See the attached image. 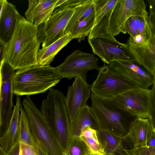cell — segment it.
Wrapping results in <instances>:
<instances>
[{
    "mask_svg": "<svg viewBox=\"0 0 155 155\" xmlns=\"http://www.w3.org/2000/svg\"><path fill=\"white\" fill-rule=\"evenodd\" d=\"M37 28L20 15L13 35L4 47L2 61L15 70L38 64L37 54L40 44Z\"/></svg>",
    "mask_w": 155,
    "mask_h": 155,
    "instance_id": "obj_1",
    "label": "cell"
},
{
    "mask_svg": "<svg viewBox=\"0 0 155 155\" xmlns=\"http://www.w3.org/2000/svg\"><path fill=\"white\" fill-rule=\"evenodd\" d=\"M61 77L55 67L34 65L15 71L12 79L13 92L16 96L42 93L55 86Z\"/></svg>",
    "mask_w": 155,
    "mask_h": 155,
    "instance_id": "obj_2",
    "label": "cell"
},
{
    "mask_svg": "<svg viewBox=\"0 0 155 155\" xmlns=\"http://www.w3.org/2000/svg\"><path fill=\"white\" fill-rule=\"evenodd\" d=\"M41 111L51 130L57 135L59 147L65 152L69 140L71 125L69 115L63 93L52 88L44 99Z\"/></svg>",
    "mask_w": 155,
    "mask_h": 155,
    "instance_id": "obj_3",
    "label": "cell"
},
{
    "mask_svg": "<svg viewBox=\"0 0 155 155\" xmlns=\"http://www.w3.org/2000/svg\"><path fill=\"white\" fill-rule=\"evenodd\" d=\"M90 107L98 130L108 131L120 137L127 133L131 122L136 118L131 117L105 100L91 93Z\"/></svg>",
    "mask_w": 155,
    "mask_h": 155,
    "instance_id": "obj_4",
    "label": "cell"
},
{
    "mask_svg": "<svg viewBox=\"0 0 155 155\" xmlns=\"http://www.w3.org/2000/svg\"><path fill=\"white\" fill-rule=\"evenodd\" d=\"M81 0H67L44 23L37 26V38L42 48L48 46L64 35L75 7Z\"/></svg>",
    "mask_w": 155,
    "mask_h": 155,
    "instance_id": "obj_5",
    "label": "cell"
},
{
    "mask_svg": "<svg viewBox=\"0 0 155 155\" xmlns=\"http://www.w3.org/2000/svg\"><path fill=\"white\" fill-rule=\"evenodd\" d=\"M155 94V81L151 89L137 87L105 100L131 117L147 118L150 115L151 100Z\"/></svg>",
    "mask_w": 155,
    "mask_h": 155,
    "instance_id": "obj_6",
    "label": "cell"
},
{
    "mask_svg": "<svg viewBox=\"0 0 155 155\" xmlns=\"http://www.w3.org/2000/svg\"><path fill=\"white\" fill-rule=\"evenodd\" d=\"M98 71L97 78L91 85V93L101 99H111L130 89L139 87L108 65L104 64Z\"/></svg>",
    "mask_w": 155,
    "mask_h": 155,
    "instance_id": "obj_7",
    "label": "cell"
},
{
    "mask_svg": "<svg viewBox=\"0 0 155 155\" xmlns=\"http://www.w3.org/2000/svg\"><path fill=\"white\" fill-rule=\"evenodd\" d=\"M22 105L27 116L31 133L45 146L50 155H61L50 134L52 131L45 120L41 111L29 96L23 100Z\"/></svg>",
    "mask_w": 155,
    "mask_h": 155,
    "instance_id": "obj_8",
    "label": "cell"
},
{
    "mask_svg": "<svg viewBox=\"0 0 155 155\" xmlns=\"http://www.w3.org/2000/svg\"><path fill=\"white\" fill-rule=\"evenodd\" d=\"M98 61V58L94 54L77 50L55 68L61 78L70 80L79 76L86 75L89 71L98 70L100 67Z\"/></svg>",
    "mask_w": 155,
    "mask_h": 155,
    "instance_id": "obj_9",
    "label": "cell"
},
{
    "mask_svg": "<svg viewBox=\"0 0 155 155\" xmlns=\"http://www.w3.org/2000/svg\"><path fill=\"white\" fill-rule=\"evenodd\" d=\"M147 5L143 0H119L114 8L110 18L111 32L114 37L120 32L126 34L125 24L133 15L147 17Z\"/></svg>",
    "mask_w": 155,
    "mask_h": 155,
    "instance_id": "obj_10",
    "label": "cell"
},
{
    "mask_svg": "<svg viewBox=\"0 0 155 155\" xmlns=\"http://www.w3.org/2000/svg\"><path fill=\"white\" fill-rule=\"evenodd\" d=\"M93 53L104 63L114 61H134L126 44L117 40L96 38L88 39Z\"/></svg>",
    "mask_w": 155,
    "mask_h": 155,
    "instance_id": "obj_11",
    "label": "cell"
},
{
    "mask_svg": "<svg viewBox=\"0 0 155 155\" xmlns=\"http://www.w3.org/2000/svg\"><path fill=\"white\" fill-rule=\"evenodd\" d=\"M119 0H94V18L88 39L105 38L117 40L112 35L110 20L113 10Z\"/></svg>",
    "mask_w": 155,
    "mask_h": 155,
    "instance_id": "obj_12",
    "label": "cell"
},
{
    "mask_svg": "<svg viewBox=\"0 0 155 155\" xmlns=\"http://www.w3.org/2000/svg\"><path fill=\"white\" fill-rule=\"evenodd\" d=\"M72 84L68 87L65 101L71 123L80 110L86 105L91 97V85L87 81L86 75L74 78Z\"/></svg>",
    "mask_w": 155,
    "mask_h": 155,
    "instance_id": "obj_13",
    "label": "cell"
},
{
    "mask_svg": "<svg viewBox=\"0 0 155 155\" xmlns=\"http://www.w3.org/2000/svg\"><path fill=\"white\" fill-rule=\"evenodd\" d=\"M154 134L155 124L149 118H137L131 122L127 134L120 139L125 149H130L147 146Z\"/></svg>",
    "mask_w": 155,
    "mask_h": 155,
    "instance_id": "obj_14",
    "label": "cell"
},
{
    "mask_svg": "<svg viewBox=\"0 0 155 155\" xmlns=\"http://www.w3.org/2000/svg\"><path fill=\"white\" fill-rule=\"evenodd\" d=\"M15 70L3 62L1 70L2 82L0 91V118L1 127L8 126L13 111L14 95L12 79Z\"/></svg>",
    "mask_w": 155,
    "mask_h": 155,
    "instance_id": "obj_15",
    "label": "cell"
},
{
    "mask_svg": "<svg viewBox=\"0 0 155 155\" xmlns=\"http://www.w3.org/2000/svg\"><path fill=\"white\" fill-rule=\"evenodd\" d=\"M108 65L139 87L148 88L155 81V76H152L135 61H114Z\"/></svg>",
    "mask_w": 155,
    "mask_h": 155,
    "instance_id": "obj_16",
    "label": "cell"
},
{
    "mask_svg": "<svg viewBox=\"0 0 155 155\" xmlns=\"http://www.w3.org/2000/svg\"><path fill=\"white\" fill-rule=\"evenodd\" d=\"M65 0H29L25 13L26 19L35 26L44 23L51 16L54 9Z\"/></svg>",
    "mask_w": 155,
    "mask_h": 155,
    "instance_id": "obj_17",
    "label": "cell"
},
{
    "mask_svg": "<svg viewBox=\"0 0 155 155\" xmlns=\"http://www.w3.org/2000/svg\"><path fill=\"white\" fill-rule=\"evenodd\" d=\"M20 15L14 5L4 0L0 17V43L4 46L11 39Z\"/></svg>",
    "mask_w": 155,
    "mask_h": 155,
    "instance_id": "obj_18",
    "label": "cell"
},
{
    "mask_svg": "<svg viewBox=\"0 0 155 155\" xmlns=\"http://www.w3.org/2000/svg\"><path fill=\"white\" fill-rule=\"evenodd\" d=\"M22 106L20 97L16 96V104L14 107L9 123L0 138V146L7 153L18 141L17 132L20 121V109Z\"/></svg>",
    "mask_w": 155,
    "mask_h": 155,
    "instance_id": "obj_19",
    "label": "cell"
},
{
    "mask_svg": "<svg viewBox=\"0 0 155 155\" xmlns=\"http://www.w3.org/2000/svg\"><path fill=\"white\" fill-rule=\"evenodd\" d=\"M127 45L134 61L152 76H155V38L143 47Z\"/></svg>",
    "mask_w": 155,
    "mask_h": 155,
    "instance_id": "obj_20",
    "label": "cell"
},
{
    "mask_svg": "<svg viewBox=\"0 0 155 155\" xmlns=\"http://www.w3.org/2000/svg\"><path fill=\"white\" fill-rule=\"evenodd\" d=\"M88 127H90L96 130L98 129L91 107L87 105L80 110L71 123L70 137H79L82 131Z\"/></svg>",
    "mask_w": 155,
    "mask_h": 155,
    "instance_id": "obj_21",
    "label": "cell"
},
{
    "mask_svg": "<svg viewBox=\"0 0 155 155\" xmlns=\"http://www.w3.org/2000/svg\"><path fill=\"white\" fill-rule=\"evenodd\" d=\"M97 134L105 155H127L120 137L102 130H97Z\"/></svg>",
    "mask_w": 155,
    "mask_h": 155,
    "instance_id": "obj_22",
    "label": "cell"
},
{
    "mask_svg": "<svg viewBox=\"0 0 155 155\" xmlns=\"http://www.w3.org/2000/svg\"><path fill=\"white\" fill-rule=\"evenodd\" d=\"M71 40L70 33H67L47 47L39 49L37 54L38 64L49 65L55 55Z\"/></svg>",
    "mask_w": 155,
    "mask_h": 155,
    "instance_id": "obj_23",
    "label": "cell"
},
{
    "mask_svg": "<svg viewBox=\"0 0 155 155\" xmlns=\"http://www.w3.org/2000/svg\"><path fill=\"white\" fill-rule=\"evenodd\" d=\"M94 10V0H81L74 9L64 31V35L69 33L77 24L85 19Z\"/></svg>",
    "mask_w": 155,
    "mask_h": 155,
    "instance_id": "obj_24",
    "label": "cell"
},
{
    "mask_svg": "<svg viewBox=\"0 0 155 155\" xmlns=\"http://www.w3.org/2000/svg\"><path fill=\"white\" fill-rule=\"evenodd\" d=\"M20 118L17 132L18 140L19 142L35 147V140L31 133L28 120L22 105L20 109Z\"/></svg>",
    "mask_w": 155,
    "mask_h": 155,
    "instance_id": "obj_25",
    "label": "cell"
},
{
    "mask_svg": "<svg viewBox=\"0 0 155 155\" xmlns=\"http://www.w3.org/2000/svg\"><path fill=\"white\" fill-rule=\"evenodd\" d=\"M94 11L85 19L79 22L69 32L71 39H77L79 42L88 36L93 26Z\"/></svg>",
    "mask_w": 155,
    "mask_h": 155,
    "instance_id": "obj_26",
    "label": "cell"
},
{
    "mask_svg": "<svg viewBox=\"0 0 155 155\" xmlns=\"http://www.w3.org/2000/svg\"><path fill=\"white\" fill-rule=\"evenodd\" d=\"M69 155H90L92 153L89 148L79 137L69 138L65 152Z\"/></svg>",
    "mask_w": 155,
    "mask_h": 155,
    "instance_id": "obj_27",
    "label": "cell"
},
{
    "mask_svg": "<svg viewBox=\"0 0 155 155\" xmlns=\"http://www.w3.org/2000/svg\"><path fill=\"white\" fill-rule=\"evenodd\" d=\"M137 34L141 35L147 43L155 38V19L141 17Z\"/></svg>",
    "mask_w": 155,
    "mask_h": 155,
    "instance_id": "obj_28",
    "label": "cell"
},
{
    "mask_svg": "<svg viewBox=\"0 0 155 155\" xmlns=\"http://www.w3.org/2000/svg\"><path fill=\"white\" fill-rule=\"evenodd\" d=\"M89 148L92 154L105 155L98 140L97 133L87 137H79Z\"/></svg>",
    "mask_w": 155,
    "mask_h": 155,
    "instance_id": "obj_29",
    "label": "cell"
},
{
    "mask_svg": "<svg viewBox=\"0 0 155 155\" xmlns=\"http://www.w3.org/2000/svg\"><path fill=\"white\" fill-rule=\"evenodd\" d=\"M141 17L138 15H133L129 17L126 21L125 24V30L130 36L133 37L137 34Z\"/></svg>",
    "mask_w": 155,
    "mask_h": 155,
    "instance_id": "obj_30",
    "label": "cell"
},
{
    "mask_svg": "<svg viewBox=\"0 0 155 155\" xmlns=\"http://www.w3.org/2000/svg\"><path fill=\"white\" fill-rule=\"evenodd\" d=\"M124 150L127 155H155V147L144 146Z\"/></svg>",
    "mask_w": 155,
    "mask_h": 155,
    "instance_id": "obj_31",
    "label": "cell"
},
{
    "mask_svg": "<svg viewBox=\"0 0 155 155\" xmlns=\"http://www.w3.org/2000/svg\"><path fill=\"white\" fill-rule=\"evenodd\" d=\"M148 44L143 37L139 34H137L133 37L130 36L126 43L128 45L137 47H143Z\"/></svg>",
    "mask_w": 155,
    "mask_h": 155,
    "instance_id": "obj_32",
    "label": "cell"
},
{
    "mask_svg": "<svg viewBox=\"0 0 155 155\" xmlns=\"http://www.w3.org/2000/svg\"><path fill=\"white\" fill-rule=\"evenodd\" d=\"M19 155H37L35 147L19 142Z\"/></svg>",
    "mask_w": 155,
    "mask_h": 155,
    "instance_id": "obj_33",
    "label": "cell"
},
{
    "mask_svg": "<svg viewBox=\"0 0 155 155\" xmlns=\"http://www.w3.org/2000/svg\"><path fill=\"white\" fill-rule=\"evenodd\" d=\"M35 140V147L37 155H50L48 150L42 143L36 137H34Z\"/></svg>",
    "mask_w": 155,
    "mask_h": 155,
    "instance_id": "obj_34",
    "label": "cell"
},
{
    "mask_svg": "<svg viewBox=\"0 0 155 155\" xmlns=\"http://www.w3.org/2000/svg\"><path fill=\"white\" fill-rule=\"evenodd\" d=\"M19 142L18 141L10 151L8 153V155H19Z\"/></svg>",
    "mask_w": 155,
    "mask_h": 155,
    "instance_id": "obj_35",
    "label": "cell"
},
{
    "mask_svg": "<svg viewBox=\"0 0 155 155\" xmlns=\"http://www.w3.org/2000/svg\"><path fill=\"white\" fill-rule=\"evenodd\" d=\"M147 146L149 147H155V134H153L148 141Z\"/></svg>",
    "mask_w": 155,
    "mask_h": 155,
    "instance_id": "obj_36",
    "label": "cell"
},
{
    "mask_svg": "<svg viewBox=\"0 0 155 155\" xmlns=\"http://www.w3.org/2000/svg\"><path fill=\"white\" fill-rule=\"evenodd\" d=\"M4 46L0 43V62L2 61V55Z\"/></svg>",
    "mask_w": 155,
    "mask_h": 155,
    "instance_id": "obj_37",
    "label": "cell"
},
{
    "mask_svg": "<svg viewBox=\"0 0 155 155\" xmlns=\"http://www.w3.org/2000/svg\"><path fill=\"white\" fill-rule=\"evenodd\" d=\"M8 154L3 150L0 145V155H8Z\"/></svg>",
    "mask_w": 155,
    "mask_h": 155,
    "instance_id": "obj_38",
    "label": "cell"
},
{
    "mask_svg": "<svg viewBox=\"0 0 155 155\" xmlns=\"http://www.w3.org/2000/svg\"><path fill=\"white\" fill-rule=\"evenodd\" d=\"M3 61H2L0 62V91L1 89V82H2V78H1V70L2 65L3 63Z\"/></svg>",
    "mask_w": 155,
    "mask_h": 155,
    "instance_id": "obj_39",
    "label": "cell"
},
{
    "mask_svg": "<svg viewBox=\"0 0 155 155\" xmlns=\"http://www.w3.org/2000/svg\"><path fill=\"white\" fill-rule=\"evenodd\" d=\"M4 0H0V17Z\"/></svg>",
    "mask_w": 155,
    "mask_h": 155,
    "instance_id": "obj_40",
    "label": "cell"
},
{
    "mask_svg": "<svg viewBox=\"0 0 155 155\" xmlns=\"http://www.w3.org/2000/svg\"><path fill=\"white\" fill-rule=\"evenodd\" d=\"M61 155H69L66 153H61Z\"/></svg>",
    "mask_w": 155,
    "mask_h": 155,
    "instance_id": "obj_41",
    "label": "cell"
},
{
    "mask_svg": "<svg viewBox=\"0 0 155 155\" xmlns=\"http://www.w3.org/2000/svg\"><path fill=\"white\" fill-rule=\"evenodd\" d=\"M90 155H104L100 154H94L92 153Z\"/></svg>",
    "mask_w": 155,
    "mask_h": 155,
    "instance_id": "obj_42",
    "label": "cell"
},
{
    "mask_svg": "<svg viewBox=\"0 0 155 155\" xmlns=\"http://www.w3.org/2000/svg\"><path fill=\"white\" fill-rule=\"evenodd\" d=\"M1 120L0 118V127H1Z\"/></svg>",
    "mask_w": 155,
    "mask_h": 155,
    "instance_id": "obj_43",
    "label": "cell"
}]
</instances>
